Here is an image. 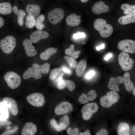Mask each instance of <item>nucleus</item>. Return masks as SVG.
Returning <instances> with one entry per match:
<instances>
[{"label":"nucleus","mask_w":135,"mask_h":135,"mask_svg":"<svg viewBox=\"0 0 135 135\" xmlns=\"http://www.w3.org/2000/svg\"><path fill=\"white\" fill-rule=\"evenodd\" d=\"M94 28L98 31L102 37L107 38L110 36L113 32L112 26L107 24L104 19L99 18L94 21Z\"/></svg>","instance_id":"f257e3e1"},{"label":"nucleus","mask_w":135,"mask_h":135,"mask_svg":"<svg viewBox=\"0 0 135 135\" xmlns=\"http://www.w3.org/2000/svg\"><path fill=\"white\" fill-rule=\"evenodd\" d=\"M16 43V40L14 36H8L0 40V47L4 53L9 54L14 50Z\"/></svg>","instance_id":"f03ea898"},{"label":"nucleus","mask_w":135,"mask_h":135,"mask_svg":"<svg viewBox=\"0 0 135 135\" xmlns=\"http://www.w3.org/2000/svg\"><path fill=\"white\" fill-rule=\"evenodd\" d=\"M4 77L8 86L12 89L18 88L21 84L20 76L14 72L9 71L6 72L4 74Z\"/></svg>","instance_id":"7ed1b4c3"},{"label":"nucleus","mask_w":135,"mask_h":135,"mask_svg":"<svg viewBox=\"0 0 135 135\" xmlns=\"http://www.w3.org/2000/svg\"><path fill=\"white\" fill-rule=\"evenodd\" d=\"M118 63L122 70L127 71L131 70L133 68L134 61L128 53L122 52L118 56Z\"/></svg>","instance_id":"20e7f679"},{"label":"nucleus","mask_w":135,"mask_h":135,"mask_svg":"<svg viewBox=\"0 0 135 135\" xmlns=\"http://www.w3.org/2000/svg\"><path fill=\"white\" fill-rule=\"evenodd\" d=\"M98 110V106L96 103L91 102L85 104L81 110L83 119L85 120H89Z\"/></svg>","instance_id":"39448f33"},{"label":"nucleus","mask_w":135,"mask_h":135,"mask_svg":"<svg viewBox=\"0 0 135 135\" xmlns=\"http://www.w3.org/2000/svg\"><path fill=\"white\" fill-rule=\"evenodd\" d=\"M27 101L32 105L36 107H40L43 106L45 102L43 95L40 93H34L26 96Z\"/></svg>","instance_id":"423d86ee"},{"label":"nucleus","mask_w":135,"mask_h":135,"mask_svg":"<svg viewBox=\"0 0 135 135\" xmlns=\"http://www.w3.org/2000/svg\"><path fill=\"white\" fill-rule=\"evenodd\" d=\"M49 21L53 24H56L61 21L64 18V10L60 8H54L48 13Z\"/></svg>","instance_id":"0eeeda50"},{"label":"nucleus","mask_w":135,"mask_h":135,"mask_svg":"<svg viewBox=\"0 0 135 135\" xmlns=\"http://www.w3.org/2000/svg\"><path fill=\"white\" fill-rule=\"evenodd\" d=\"M118 47L119 50L126 53L135 52V41L133 40L125 39L121 40L118 43Z\"/></svg>","instance_id":"6e6552de"},{"label":"nucleus","mask_w":135,"mask_h":135,"mask_svg":"<svg viewBox=\"0 0 135 135\" xmlns=\"http://www.w3.org/2000/svg\"><path fill=\"white\" fill-rule=\"evenodd\" d=\"M72 110V106L70 103L68 102H63L56 106L54 112L56 114L59 115L69 113Z\"/></svg>","instance_id":"1a4fd4ad"},{"label":"nucleus","mask_w":135,"mask_h":135,"mask_svg":"<svg viewBox=\"0 0 135 135\" xmlns=\"http://www.w3.org/2000/svg\"><path fill=\"white\" fill-rule=\"evenodd\" d=\"M124 82L123 77L118 76L116 78L111 77L110 79L108 84V87L110 90L116 92H119L120 89L118 85Z\"/></svg>","instance_id":"9d476101"},{"label":"nucleus","mask_w":135,"mask_h":135,"mask_svg":"<svg viewBox=\"0 0 135 135\" xmlns=\"http://www.w3.org/2000/svg\"><path fill=\"white\" fill-rule=\"evenodd\" d=\"M109 10V6L101 0L95 3L92 8L93 12L98 14L107 12Z\"/></svg>","instance_id":"9b49d317"},{"label":"nucleus","mask_w":135,"mask_h":135,"mask_svg":"<svg viewBox=\"0 0 135 135\" xmlns=\"http://www.w3.org/2000/svg\"><path fill=\"white\" fill-rule=\"evenodd\" d=\"M3 101L9 108L12 114L14 116H16L18 111L16 102L12 98L9 97L4 98L3 99Z\"/></svg>","instance_id":"f8f14e48"},{"label":"nucleus","mask_w":135,"mask_h":135,"mask_svg":"<svg viewBox=\"0 0 135 135\" xmlns=\"http://www.w3.org/2000/svg\"><path fill=\"white\" fill-rule=\"evenodd\" d=\"M32 42L29 39H24L22 42V44L27 55L30 57H32L35 56L37 52L34 47L32 45Z\"/></svg>","instance_id":"ddd939ff"},{"label":"nucleus","mask_w":135,"mask_h":135,"mask_svg":"<svg viewBox=\"0 0 135 135\" xmlns=\"http://www.w3.org/2000/svg\"><path fill=\"white\" fill-rule=\"evenodd\" d=\"M49 34L46 32L36 30L32 33L30 36V40L34 43L37 42L41 40L47 38Z\"/></svg>","instance_id":"4468645a"},{"label":"nucleus","mask_w":135,"mask_h":135,"mask_svg":"<svg viewBox=\"0 0 135 135\" xmlns=\"http://www.w3.org/2000/svg\"><path fill=\"white\" fill-rule=\"evenodd\" d=\"M37 127L36 125L31 122L26 123L22 128V135H34L36 133Z\"/></svg>","instance_id":"2eb2a0df"},{"label":"nucleus","mask_w":135,"mask_h":135,"mask_svg":"<svg viewBox=\"0 0 135 135\" xmlns=\"http://www.w3.org/2000/svg\"><path fill=\"white\" fill-rule=\"evenodd\" d=\"M41 8L38 5L31 4L27 5L26 8V10L29 16L36 18L40 14Z\"/></svg>","instance_id":"dca6fc26"},{"label":"nucleus","mask_w":135,"mask_h":135,"mask_svg":"<svg viewBox=\"0 0 135 135\" xmlns=\"http://www.w3.org/2000/svg\"><path fill=\"white\" fill-rule=\"evenodd\" d=\"M42 77L41 74L36 71L32 68H29L24 73L23 78L25 80L32 77L36 79H40Z\"/></svg>","instance_id":"f3484780"},{"label":"nucleus","mask_w":135,"mask_h":135,"mask_svg":"<svg viewBox=\"0 0 135 135\" xmlns=\"http://www.w3.org/2000/svg\"><path fill=\"white\" fill-rule=\"evenodd\" d=\"M67 25L70 26H75L79 25L81 22L80 17L74 13L70 14L66 19Z\"/></svg>","instance_id":"a211bd4d"},{"label":"nucleus","mask_w":135,"mask_h":135,"mask_svg":"<svg viewBox=\"0 0 135 135\" xmlns=\"http://www.w3.org/2000/svg\"><path fill=\"white\" fill-rule=\"evenodd\" d=\"M12 10L15 14L17 16L18 24L20 26H22L24 24V19L26 15V12L23 10H19L16 5L13 6Z\"/></svg>","instance_id":"6ab92c4d"},{"label":"nucleus","mask_w":135,"mask_h":135,"mask_svg":"<svg viewBox=\"0 0 135 135\" xmlns=\"http://www.w3.org/2000/svg\"><path fill=\"white\" fill-rule=\"evenodd\" d=\"M118 23L125 25L135 22V13H131L122 16L118 20Z\"/></svg>","instance_id":"aec40b11"},{"label":"nucleus","mask_w":135,"mask_h":135,"mask_svg":"<svg viewBox=\"0 0 135 135\" xmlns=\"http://www.w3.org/2000/svg\"><path fill=\"white\" fill-rule=\"evenodd\" d=\"M32 68L38 72L45 74L48 73L49 72L50 65L48 63H44L42 65L34 63L32 65Z\"/></svg>","instance_id":"412c9836"},{"label":"nucleus","mask_w":135,"mask_h":135,"mask_svg":"<svg viewBox=\"0 0 135 135\" xmlns=\"http://www.w3.org/2000/svg\"><path fill=\"white\" fill-rule=\"evenodd\" d=\"M87 65L86 60L82 59L79 61L76 68L75 72L77 76L80 77L83 74Z\"/></svg>","instance_id":"4be33fe9"},{"label":"nucleus","mask_w":135,"mask_h":135,"mask_svg":"<svg viewBox=\"0 0 135 135\" xmlns=\"http://www.w3.org/2000/svg\"><path fill=\"white\" fill-rule=\"evenodd\" d=\"M123 78L126 90L129 92L132 91L134 88V84L130 80V73L125 72Z\"/></svg>","instance_id":"5701e85b"},{"label":"nucleus","mask_w":135,"mask_h":135,"mask_svg":"<svg viewBox=\"0 0 135 135\" xmlns=\"http://www.w3.org/2000/svg\"><path fill=\"white\" fill-rule=\"evenodd\" d=\"M57 49L53 47L49 48L42 52L40 55V58L43 60H48L52 55L55 54L57 52Z\"/></svg>","instance_id":"b1692460"},{"label":"nucleus","mask_w":135,"mask_h":135,"mask_svg":"<svg viewBox=\"0 0 135 135\" xmlns=\"http://www.w3.org/2000/svg\"><path fill=\"white\" fill-rule=\"evenodd\" d=\"M130 126L126 123H121L118 126V134L119 135H130Z\"/></svg>","instance_id":"393cba45"},{"label":"nucleus","mask_w":135,"mask_h":135,"mask_svg":"<svg viewBox=\"0 0 135 135\" xmlns=\"http://www.w3.org/2000/svg\"><path fill=\"white\" fill-rule=\"evenodd\" d=\"M12 9V6L9 2L0 3V14L4 15L9 14L11 13Z\"/></svg>","instance_id":"a878e982"},{"label":"nucleus","mask_w":135,"mask_h":135,"mask_svg":"<svg viewBox=\"0 0 135 135\" xmlns=\"http://www.w3.org/2000/svg\"><path fill=\"white\" fill-rule=\"evenodd\" d=\"M64 52L67 55L70 56L75 59L78 58L79 55L81 53L80 51V50L75 51L74 46L72 44L70 45V48L66 49Z\"/></svg>","instance_id":"bb28decb"},{"label":"nucleus","mask_w":135,"mask_h":135,"mask_svg":"<svg viewBox=\"0 0 135 135\" xmlns=\"http://www.w3.org/2000/svg\"><path fill=\"white\" fill-rule=\"evenodd\" d=\"M120 8L122 10H124V13L126 15L135 12V5L124 4L121 6Z\"/></svg>","instance_id":"cd10ccee"},{"label":"nucleus","mask_w":135,"mask_h":135,"mask_svg":"<svg viewBox=\"0 0 135 135\" xmlns=\"http://www.w3.org/2000/svg\"><path fill=\"white\" fill-rule=\"evenodd\" d=\"M106 96L112 104L117 102L120 98L119 94L116 92L113 91L108 92Z\"/></svg>","instance_id":"c85d7f7f"},{"label":"nucleus","mask_w":135,"mask_h":135,"mask_svg":"<svg viewBox=\"0 0 135 135\" xmlns=\"http://www.w3.org/2000/svg\"><path fill=\"white\" fill-rule=\"evenodd\" d=\"M44 18V16L43 14H41L38 16L36 21L35 26L38 30H41L45 27L44 25L42 23Z\"/></svg>","instance_id":"c756f323"},{"label":"nucleus","mask_w":135,"mask_h":135,"mask_svg":"<svg viewBox=\"0 0 135 135\" xmlns=\"http://www.w3.org/2000/svg\"><path fill=\"white\" fill-rule=\"evenodd\" d=\"M70 123L69 119L68 116L66 115L64 116L61 119L59 124V127L61 130H65Z\"/></svg>","instance_id":"7c9ffc66"},{"label":"nucleus","mask_w":135,"mask_h":135,"mask_svg":"<svg viewBox=\"0 0 135 135\" xmlns=\"http://www.w3.org/2000/svg\"><path fill=\"white\" fill-rule=\"evenodd\" d=\"M26 22L25 25L26 27L28 28H32L35 25L36 20L35 18L28 15L26 16Z\"/></svg>","instance_id":"2f4dec72"},{"label":"nucleus","mask_w":135,"mask_h":135,"mask_svg":"<svg viewBox=\"0 0 135 135\" xmlns=\"http://www.w3.org/2000/svg\"><path fill=\"white\" fill-rule=\"evenodd\" d=\"M100 102L101 106L106 108H110L111 106L113 104L106 96L105 95L101 97Z\"/></svg>","instance_id":"473e14b6"},{"label":"nucleus","mask_w":135,"mask_h":135,"mask_svg":"<svg viewBox=\"0 0 135 135\" xmlns=\"http://www.w3.org/2000/svg\"><path fill=\"white\" fill-rule=\"evenodd\" d=\"M61 69L58 68L53 69L51 70L50 75V80L52 81H54L61 73Z\"/></svg>","instance_id":"72a5a7b5"},{"label":"nucleus","mask_w":135,"mask_h":135,"mask_svg":"<svg viewBox=\"0 0 135 135\" xmlns=\"http://www.w3.org/2000/svg\"><path fill=\"white\" fill-rule=\"evenodd\" d=\"M64 58L70 67L72 68H76L77 65V63L74 58L67 56H64Z\"/></svg>","instance_id":"f704fd0d"},{"label":"nucleus","mask_w":135,"mask_h":135,"mask_svg":"<svg viewBox=\"0 0 135 135\" xmlns=\"http://www.w3.org/2000/svg\"><path fill=\"white\" fill-rule=\"evenodd\" d=\"M65 88H67L70 91H73L75 88L74 82L70 80H65Z\"/></svg>","instance_id":"c9c22d12"},{"label":"nucleus","mask_w":135,"mask_h":135,"mask_svg":"<svg viewBox=\"0 0 135 135\" xmlns=\"http://www.w3.org/2000/svg\"><path fill=\"white\" fill-rule=\"evenodd\" d=\"M9 116L8 108H2V110L0 116V120H7Z\"/></svg>","instance_id":"e433bc0d"},{"label":"nucleus","mask_w":135,"mask_h":135,"mask_svg":"<svg viewBox=\"0 0 135 135\" xmlns=\"http://www.w3.org/2000/svg\"><path fill=\"white\" fill-rule=\"evenodd\" d=\"M87 95L88 100L91 101L95 100L97 96L96 91L94 90H90L87 94Z\"/></svg>","instance_id":"4c0bfd02"},{"label":"nucleus","mask_w":135,"mask_h":135,"mask_svg":"<svg viewBox=\"0 0 135 135\" xmlns=\"http://www.w3.org/2000/svg\"><path fill=\"white\" fill-rule=\"evenodd\" d=\"M78 101L82 104L88 103L90 101L88 100L87 94L84 93L82 94L78 98Z\"/></svg>","instance_id":"58836bf2"},{"label":"nucleus","mask_w":135,"mask_h":135,"mask_svg":"<svg viewBox=\"0 0 135 135\" xmlns=\"http://www.w3.org/2000/svg\"><path fill=\"white\" fill-rule=\"evenodd\" d=\"M67 132L68 135H78L79 134V129L78 128H75L72 130L71 128H69L67 129Z\"/></svg>","instance_id":"ea45409f"},{"label":"nucleus","mask_w":135,"mask_h":135,"mask_svg":"<svg viewBox=\"0 0 135 135\" xmlns=\"http://www.w3.org/2000/svg\"><path fill=\"white\" fill-rule=\"evenodd\" d=\"M18 128V127L17 126H16L12 130L6 131L2 133L1 135H8L13 134L17 132Z\"/></svg>","instance_id":"a19ab883"},{"label":"nucleus","mask_w":135,"mask_h":135,"mask_svg":"<svg viewBox=\"0 0 135 135\" xmlns=\"http://www.w3.org/2000/svg\"><path fill=\"white\" fill-rule=\"evenodd\" d=\"M57 87L58 89L62 90L65 88V80L62 79L58 81L57 84Z\"/></svg>","instance_id":"79ce46f5"},{"label":"nucleus","mask_w":135,"mask_h":135,"mask_svg":"<svg viewBox=\"0 0 135 135\" xmlns=\"http://www.w3.org/2000/svg\"><path fill=\"white\" fill-rule=\"evenodd\" d=\"M50 124L51 126L54 127L57 131H60L61 130L59 126L58 125L54 119H52L50 121Z\"/></svg>","instance_id":"37998d69"},{"label":"nucleus","mask_w":135,"mask_h":135,"mask_svg":"<svg viewBox=\"0 0 135 135\" xmlns=\"http://www.w3.org/2000/svg\"><path fill=\"white\" fill-rule=\"evenodd\" d=\"M85 36L84 33L83 32H78L73 34V37L74 39H76L80 38H84Z\"/></svg>","instance_id":"c03bdc74"},{"label":"nucleus","mask_w":135,"mask_h":135,"mask_svg":"<svg viewBox=\"0 0 135 135\" xmlns=\"http://www.w3.org/2000/svg\"><path fill=\"white\" fill-rule=\"evenodd\" d=\"M11 124V122L7 120H0V127L6 125H9Z\"/></svg>","instance_id":"a18cd8bd"},{"label":"nucleus","mask_w":135,"mask_h":135,"mask_svg":"<svg viewBox=\"0 0 135 135\" xmlns=\"http://www.w3.org/2000/svg\"><path fill=\"white\" fill-rule=\"evenodd\" d=\"M95 72L93 70H91L88 72L86 75V77L87 79H89L94 74Z\"/></svg>","instance_id":"49530a36"},{"label":"nucleus","mask_w":135,"mask_h":135,"mask_svg":"<svg viewBox=\"0 0 135 135\" xmlns=\"http://www.w3.org/2000/svg\"><path fill=\"white\" fill-rule=\"evenodd\" d=\"M108 134L107 131L104 129H102L100 130L96 134V135H106Z\"/></svg>","instance_id":"de8ad7c7"},{"label":"nucleus","mask_w":135,"mask_h":135,"mask_svg":"<svg viewBox=\"0 0 135 135\" xmlns=\"http://www.w3.org/2000/svg\"><path fill=\"white\" fill-rule=\"evenodd\" d=\"M62 71L66 74H70L72 73L71 70L65 66H62Z\"/></svg>","instance_id":"09e8293b"},{"label":"nucleus","mask_w":135,"mask_h":135,"mask_svg":"<svg viewBox=\"0 0 135 135\" xmlns=\"http://www.w3.org/2000/svg\"><path fill=\"white\" fill-rule=\"evenodd\" d=\"M64 75L63 73L61 72L54 80V81L56 82H58V81L62 79Z\"/></svg>","instance_id":"8fccbe9b"},{"label":"nucleus","mask_w":135,"mask_h":135,"mask_svg":"<svg viewBox=\"0 0 135 135\" xmlns=\"http://www.w3.org/2000/svg\"><path fill=\"white\" fill-rule=\"evenodd\" d=\"M80 135H90V131L88 130H87L86 132H84L83 133H80Z\"/></svg>","instance_id":"3c124183"},{"label":"nucleus","mask_w":135,"mask_h":135,"mask_svg":"<svg viewBox=\"0 0 135 135\" xmlns=\"http://www.w3.org/2000/svg\"><path fill=\"white\" fill-rule=\"evenodd\" d=\"M104 44H102L98 46H97L96 47V49L97 50H99L100 49H104Z\"/></svg>","instance_id":"603ef678"},{"label":"nucleus","mask_w":135,"mask_h":135,"mask_svg":"<svg viewBox=\"0 0 135 135\" xmlns=\"http://www.w3.org/2000/svg\"><path fill=\"white\" fill-rule=\"evenodd\" d=\"M4 22L3 18L0 17V28L4 26Z\"/></svg>","instance_id":"864d4df0"},{"label":"nucleus","mask_w":135,"mask_h":135,"mask_svg":"<svg viewBox=\"0 0 135 135\" xmlns=\"http://www.w3.org/2000/svg\"><path fill=\"white\" fill-rule=\"evenodd\" d=\"M112 56L111 54H109L107 55L104 58V59L106 60H107L111 58Z\"/></svg>","instance_id":"5fc2aeb1"},{"label":"nucleus","mask_w":135,"mask_h":135,"mask_svg":"<svg viewBox=\"0 0 135 135\" xmlns=\"http://www.w3.org/2000/svg\"><path fill=\"white\" fill-rule=\"evenodd\" d=\"M81 2L83 3H86L87 2L88 0H80Z\"/></svg>","instance_id":"6e6d98bb"},{"label":"nucleus","mask_w":135,"mask_h":135,"mask_svg":"<svg viewBox=\"0 0 135 135\" xmlns=\"http://www.w3.org/2000/svg\"><path fill=\"white\" fill-rule=\"evenodd\" d=\"M132 132L133 134H135V126H134L132 129Z\"/></svg>","instance_id":"4d7b16f0"},{"label":"nucleus","mask_w":135,"mask_h":135,"mask_svg":"<svg viewBox=\"0 0 135 135\" xmlns=\"http://www.w3.org/2000/svg\"><path fill=\"white\" fill-rule=\"evenodd\" d=\"M134 90L133 92V94L134 96L135 95V87L134 88Z\"/></svg>","instance_id":"13d9d810"},{"label":"nucleus","mask_w":135,"mask_h":135,"mask_svg":"<svg viewBox=\"0 0 135 135\" xmlns=\"http://www.w3.org/2000/svg\"><path fill=\"white\" fill-rule=\"evenodd\" d=\"M0 110H1V108H0Z\"/></svg>","instance_id":"bf43d9fd"}]
</instances>
